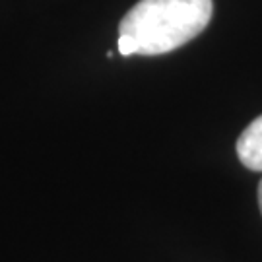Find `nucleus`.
<instances>
[{
    "mask_svg": "<svg viewBox=\"0 0 262 262\" xmlns=\"http://www.w3.org/2000/svg\"><path fill=\"white\" fill-rule=\"evenodd\" d=\"M237 156L247 169L262 171V115L241 132L237 140Z\"/></svg>",
    "mask_w": 262,
    "mask_h": 262,
    "instance_id": "2",
    "label": "nucleus"
},
{
    "mask_svg": "<svg viewBox=\"0 0 262 262\" xmlns=\"http://www.w3.org/2000/svg\"><path fill=\"white\" fill-rule=\"evenodd\" d=\"M212 0H140L119 26V53L163 55L200 35L212 19Z\"/></svg>",
    "mask_w": 262,
    "mask_h": 262,
    "instance_id": "1",
    "label": "nucleus"
},
{
    "mask_svg": "<svg viewBox=\"0 0 262 262\" xmlns=\"http://www.w3.org/2000/svg\"><path fill=\"white\" fill-rule=\"evenodd\" d=\"M258 204H260V212H262V181L258 185Z\"/></svg>",
    "mask_w": 262,
    "mask_h": 262,
    "instance_id": "3",
    "label": "nucleus"
}]
</instances>
